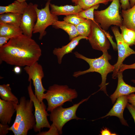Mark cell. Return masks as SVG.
I'll use <instances>...</instances> for the list:
<instances>
[{
	"label": "cell",
	"instance_id": "cell-1",
	"mask_svg": "<svg viewBox=\"0 0 135 135\" xmlns=\"http://www.w3.org/2000/svg\"><path fill=\"white\" fill-rule=\"evenodd\" d=\"M42 55L39 45L34 40L23 34L11 38L0 47V62L20 66H30Z\"/></svg>",
	"mask_w": 135,
	"mask_h": 135
},
{
	"label": "cell",
	"instance_id": "cell-2",
	"mask_svg": "<svg viewBox=\"0 0 135 135\" xmlns=\"http://www.w3.org/2000/svg\"><path fill=\"white\" fill-rule=\"evenodd\" d=\"M33 106L32 101L24 96L21 97L16 104V118L9 128L14 135H27L28 131L34 128L36 122L33 113Z\"/></svg>",
	"mask_w": 135,
	"mask_h": 135
},
{
	"label": "cell",
	"instance_id": "cell-3",
	"mask_svg": "<svg viewBox=\"0 0 135 135\" xmlns=\"http://www.w3.org/2000/svg\"><path fill=\"white\" fill-rule=\"evenodd\" d=\"M74 54L76 58L82 59L87 62L90 67L85 70L74 72L73 76L77 78L89 72H95L98 73L101 75L102 81L99 85L100 88L98 91H102L108 96L106 90V86L108 84L106 83L107 76L108 73L113 72L114 67L109 62V61L111 59V56L108 51L103 52L102 54L100 57L94 58H88L77 52H75Z\"/></svg>",
	"mask_w": 135,
	"mask_h": 135
},
{
	"label": "cell",
	"instance_id": "cell-4",
	"mask_svg": "<svg viewBox=\"0 0 135 135\" xmlns=\"http://www.w3.org/2000/svg\"><path fill=\"white\" fill-rule=\"evenodd\" d=\"M78 96L77 92L75 89L69 88L66 85L54 84L48 88L43 98L47 102V111L51 112L56 107L62 106L66 102H72Z\"/></svg>",
	"mask_w": 135,
	"mask_h": 135
},
{
	"label": "cell",
	"instance_id": "cell-5",
	"mask_svg": "<svg viewBox=\"0 0 135 135\" xmlns=\"http://www.w3.org/2000/svg\"><path fill=\"white\" fill-rule=\"evenodd\" d=\"M120 6L119 0H113L106 9L94 10V20L106 31L112 25L120 27L122 25L123 22L122 18L119 13Z\"/></svg>",
	"mask_w": 135,
	"mask_h": 135
},
{
	"label": "cell",
	"instance_id": "cell-6",
	"mask_svg": "<svg viewBox=\"0 0 135 135\" xmlns=\"http://www.w3.org/2000/svg\"><path fill=\"white\" fill-rule=\"evenodd\" d=\"M90 96L82 100L78 103L68 108H64L62 106H59L50 112L49 115L50 120L57 128L59 134H62L63 127L69 121L73 119L76 120L83 119L76 116V111L80 105L87 101Z\"/></svg>",
	"mask_w": 135,
	"mask_h": 135
},
{
	"label": "cell",
	"instance_id": "cell-7",
	"mask_svg": "<svg viewBox=\"0 0 135 135\" xmlns=\"http://www.w3.org/2000/svg\"><path fill=\"white\" fill-rule=\"evenodd\" d=\"M50 1H48L44 7L41 9L38 8L36 4L35 10L37 14V20L33 30V34L39 33V39L42 40L46 32V28L52 25L56 21L58 20V16L52 14L50 9Z\"/></svg>",
	"mask_w": 135,
	"mask_h": 135
},
{
	"label": "cell",
	"instance_id": "cell-8",
	"mask_svg": "<svg viewBox=\"0 0 135 135\" xmlns=\"http://www.w3.org/2000/svg\"><path fill=\"white\" fill-rule=\"evenodd\" d=\"M27 90L30 99L33 102L35 108L34 115L36 124L33 128L34 131L40 132L44 128H49L50 125L48 121L47 116H49L46 107L43 102L40 103L33 91L31 81L30 82Z\"/></svg>",
	"mask_w": 135,
	"mask_h": 135
},
{
	"label": "cell",
	"instance_id": "cell-9",
	"mask_svg": "<svg viewBox=\"0 0 135 135\" xmlns=\"http://www.w3.org/2000/svg\"><path fill=\"white\" fill-rule=\"evenodd\" d=\"M24 69L28 75V81H32L34 94L37 99L40 103L43 102L44 92L47 90L42 83L44 75L42 66L37 62L32 66H25Z\"/></svg>",
	"mask_w": 135,
	"mask_h": 135
},
{
	"label": "cell",
	"instance_id": "cell-10",
	"mask_svg": "<svg viewBox=\"0 0 135 135\" xmlns=\"http://www.w3.org/2000/svg\"><path fill=\"white\" fill-rule=\"evenodd\" d=\"M111 29L116 41L118 54V60L114 65V68L112 75V78L115 79L117 77L118 72L123 64V61L130 55L135 54V51L130 48L124 42L117 26H112Z\"/></svg>",
	"mask_w": 135,
	"mask_h": 135
},
{
	"label": "cell",
	"instance_id": "cell-11",
	"mask_svg": "<svg viewBox=\"0 0 135 135\" xmlns=\"http://www.w3.org/2000/svg\"><path fill=\"white\" fill-rule=\"evenodd\" d=\"M94 49L102 52L107 51L110 48L108 39L100 25L95 20H92L90 32L88 40Z\"/></svg>",
	"mask_w": 135,
	"mask_h": 135
},
{
	"label": "cell",
	"instance_id": "cell-12",
	"mask_svg": "<svg viewBox=\"0 0 135 135\" xmlns=\"http://www.w3.org/2000/svg\"><path fill=\"white\" fill-rule=\"evenodd\" d=\"M37 4L30 3L22 14L20 27L24 35L32 38L33 30L37 20L35 10Z\"/></svg>",
	"mask_w": 135,
	"mask_h": 135
},
{
	"label": "cell",
	"instance_id": "cell-13",
	"mask_svg": "<svg viewBox=\"0 0 135 135\" xmlns=\"http://www.w3.org/2000/svg\"><path fill=\"white\" fill-rule=\"evenodd\" d=\"M128 102L127 96L123 95L119 97L116 102L108 112L104 116L100 118H104L108 116H115L118 118L122 124L128 126L127 122L123 117V113Z\"/></svg>",
	"mask_w": 135,
	"mask_h": 135
},
{
	"label": "cell",
	"instance_id": "cell-14",
	"mask_svg": "<svg viewBox=\"0 0 135 135\" xmlns=\"http://www.w3.org/2000/svg\"><path fill=\"white\" fill-rule=\"evenodd\" d=\"M15 102L0 98V122L2 124H10L12 118L16 112Z\"/></svg>",
	"mask_w": 135,
	"mask_h": 135
},
{
	"label": "cell",
	"instance_id": "cell-15",
	"mask_svg": "<svg viewBox=\"0 0 135 135\" xmlns=\"http://www.w3.org/2000/svg\"><path fill=\"white\" fill-rule=\"evenodd\" d=\"M122 72L118 71L117 76L118 79L117 87L114 92L110 97L113 104L119 97L123 95L127 96L135 92V87L128 85L124 81Z\"/></svg>",
	"mask_w": 135,
	"mask_h": 135
},
{
	"label": "cell",
	"instance_id": "cell-16",
	"mask_svg": "<svg viewBox=\"0 0 135 135\" xmlns=\"http://www.w3.org/2000/svg\"><path fill=\"white\" fill-rule=\"evenodd\" d=\"M82 39L88 40V38L81 35L73 38L67 44L62 46L61 48H55L53 51V53L57 58L58 63L60 64L62 59L65 55L72 52L78 45L80 40Z\"/></svg>",
	"mask_w": 135,
	"mask_h": 135
},
{
	"label": "cell",
	"instance_id": "cell-17",
	"mask_svg": "<svg viewBox=\"0 0 135 135\" xmlns=\"http://www.w3.org/2000/svg\"><path fill=\"white\" fill-rule=\"evenodd\" d=\"M50 7L51 13L57 16L60 15L66 16L72 14H76L84 10L78 5L73 6L66 5L58 6L50 3Z\"/></svg>",
	"mask_w": 135,
	"mask_h": 135
},
{
	"label": "cell",
	"instance_id": "cell-18",
	"mask_svg": "<svg viewBox=\"0 0 135 135\" xmlns=\"http://www.w3.org/2000/svg\"><path fill=\"white\" fill-rule=\"evenodd\" d=\"M122 25L128 29L135 31V4L132 7L126 10H122Z\"/></svg>",
	"mask_w": 135,
	"mask_h": 135
},
{
	"label": "cell",
	"instance_id": "cell-19",
	"mask_svg": "<svg viewBox=\"0 0 135 135\" xmlns=\"http://www.w3.org/2000/svg\"><path fill=\"white\" fill-rule=\"evenodd\" d=\"M28 4L26 1L20 2L16 0L6 6H0V14L11 12L22 14Z\"/></svg>",
	"mask_w": 135,
	"mask_h": 135
},
{
	"label": "cell",
	"instance_id": "cell-20",
	"mask_svg": "<svg viewBox=\"0 0 135 135\" xmlns=\"http://www.w3.org/2000/svg\"><path fill=\"white\" fill-rule=\"evenodd\" d=\"M52 26L55 28H60L66 32L69 36L70 40L79 35L76 26L64 20H56Z\"/></svg>",
	"mask_w": 135,
	"mask_h": 135
},
{
	"label": "cell",
	"instance_id": "cell-21",
	"mask_svg": "<svg viewBox=\"0 0 135 135\" xmlns=\"http://www.w3.org/2000/svg\"><path fill=\"white\" fill-rule=\"evenodd\" d=\"M23 34L20 27L7 24L0 23V36L12 38Z\"/></svg>",
	"mask_w": 135,
	"mask_h": 135
},
{
	"label": "cell",
	"instance_id": "cell-22",
	"mask_svg": "<svg viewBox=\"0 0 135 135\" xmlns=\"http://www.w3.org/2000/svg\"><path fill=\"white\" fill-rule=\"evenodd\" d=\"M22 14L7 12L0 14V23L9 24L20 27Z\"/></svg>",
	"mask_w": 135,
	"mask_h": 135
},
{
	"label": "cell",
	"instance_id": "cell-23",
	"mask_svg": "<svg viewBox=\"0 0 135 135\" xmlns=\"http://www.w3.org/2000/svg\"><path fill=\"white\" fill-rule=\"evenodd\" d=\"M0 96L2 99L5 100L19 103L18 98L12 93L9 84L0 85Z\"/></svg>",
	"mask_w": 135,
	"mask_h": 135
},
{
	"label": "cell",
	"instance_id": "cell-24",
	"mask_svg": "<svg viewBox=\"0 0 135 135\" xmlns=\"http://www.w3.org/2000/svg\"><path fill=\"white\" fill-rule=\"evenodd\" d=\"M120 27L124 42L129 46L135 45V31L128 29L123 25Z\"/></svg>",
	"mask_w": 135,
	"mask_h": 135
},
{
	"label": "cell",
	"instance_id": "cell-25",
	"mask_svg": "<svg viewBox=\"0 0 135 135\" xmlns=\"http://www.w3.org/2000/svg\"><path fill=\"white\" fill-rule=\"evenodd\" d=\"M75 5H78L84 10L88 9L96 5L102 4H107L108 2L106 0H71Z\"/></svg>",
	"mask_w": 135,
	"mask_h": 135
},
{
	"label": "cell",
	"instance_id": "cell-26",
	"mask_svg": "<svg viewBox=\"0 0 135 135\" xmlns=\"http://www.w3.org/2000/svg\"><path fill=\"white\" fill-rule=\"evenodd\" d=\"M92 22V20L90 19H86L76 26L79 35L88 38L91 30Z\"/></svg>",
	"mask_w": 135,
	"mask_h": 135
},
{
	"label": "cell",
	"instance_id": "cell-27",
	"mask_svg": "<svg viewBox=\"0 0 135 135\" xmlns=\"http://www.w3.org/2000/svg\"><path fill=\"white\" fill-rule=\"evenodd\" d=\"M99 6L100 4L96 5L88 9L83 10L76 14L81 18L94 20V11L95 10L97 9Z\"/></svg>",
	"mask_w": 135,
	"mask_h": 135
},
{
	"label": "cell",
	"instance_id": "cell-28",
	"mask_svg": "<svg viewBox=\"0 0 135 135\" xmlns=\"http://www.w3.org/2000/svg\"><path fill=\"white\" fill-rule=\"evenodd\" d=\"M86 19L81 18L76 14H74L66 16L63 18L64 20L76 26L80 23L84 21Z\"/></svg>",
	"mask_w": 135,
	"mask_h": 135
},
{
	"label": "cell",
	"instance_id": "cell-29",
	"mask_svg": "<svg viewBox=\"0 0 135 135\" xmlns=\"http://www.w3.org/2000/svg\"><path fill=\"white\" fill-rule=\"evenodd\" d=\"M59 132L56 127L53 124L50 126L49 130L47 131L39 132L37 135H59Z\"/></svg>",
	"mask_w": 135,
	"mask_h": 135
},
{
	"label": "cell",
	"instance_id": "cell-30",
	"mask_svg": "<svg viewBox=\"0 0 135 135\" xmlns=\"http://www.w3.org/2000/svg\"><path fill=\"white\" fill-rule=\"evenodd\" d=\"M10 127L8 124H2L0 123V135H6L8 132Z\"/></svg>",
	"mask_w": 135,
	"mask_h": 135
},
{
	"label": "cell",
	"instance_id": "cell-31",
	"mask_svg": "<svg viewBox=\"0 0 135 135\" xmlns=\"http://www.w3.org/2000/svg\"><path fill=\"white\" fill-rule=\"evenodd\" d=\"M120 1L122 10H126L131 8L129 0H120Z\"/></svg>",
	"mask_w": 135,
	"mask_h": 135
},
{
	"label": "cell",
	"instance_id": "cell-32",
	"mask_svg": "<svg viewBox=\"0 0 135 135\" xmlns=\"http://www.w3.org/2000/svg\"><path fill=\"white\" fill-rule=\"evenodd\" d=\"M126 107L131 114L135 123V107L132 104L128 103Z\"/></svg>",
	"mask_w": 135,
	"mask_h": 135
},
{
	"label": "cell",
	"instance_id": "cell-33",
	"mask_svg": "<svg viewBox=\"0 0 135 135\" xmlns=\"http://www.w3.org/2000/svg\"><path fill=\"white\" fill-rule=\"evenodd\" d=\"M129 69H135V63L130 65L122 64L119 71L123 72L125 70Z\"/></svg>",
	"mask_w": 135,
	"mask_h": 135
},
{
	"label": "cell",
	"instance_id": "cell-34",
	"mask_svg": "<svg viewBox=\"0 0 135 135\" xmlns=\"http://www.w3.org/2000/svg\"><path fill=\"white\" fill-rule=\"evenodd\" d=\"M11 38L9 36H0V47L6 43Z\"/></svg>",
	"mask_w": 135,
	"mask_h": 135
},
{
	"label": "cell",
	"instance_id": "cell-35",
	"mask_svg": "<svg viewBox=\"0 0 135 135\" xmlns=\"http://www.w3.org/2000/svg\"><path fill=\"white\" fill-rule=\"evenodd\" d=\"M128 102L135 107V94L132 93L127 96Z\"/></svg>",
	"mask_w": 135,
	"mask_h": 135
},
{
	"label": "cell",
	"instance_id": "cell-36",
	"mask_svg": "<svg viewBox=\"0 0 135 135\" xmlns=\"http://www.w3.org/2000/svg\"><path fill=\"white\" fill-rule=\"evenodd\" d=\"M101 135H116V134L112 133L110 130L106 128H104L100 132Z\"/></svg>",
	"mask_w": 135,
	"mask_h": 135
},
{
	"label": "cell",
	"instance_id": "cell-37",
	"mask_svg": "<svg viewBox=\"0 0 135 135\" xmlns=\"http://www.w3.org/2000/svg\"><path fill=\"white\" fill-rule=\"evenodd\" d=\"M20 66H15L13 69L14 72L16 74H19L21 72V69Z\"/></svg>",
	"mask_w": 135,
	"mask_h": 135
},
{
	"label": "cell",
	"instance_id": "cell-38",
	"mask_svg": "<svg viewBox=\"0 0 135 135\" xmlns=\"http://www.w3.org/2000/svg\"><path fill=\"white\" fill-rule=\"evenodd\" d=\"M131 8L133 7L135 4V0H129Z\"/></svg>",
	"mask_w": 135,
	"mask_h": 135
},
{
	"label": "cell",
	"instance_id": "cell-39",
	"mask_svg": "<svg viewBox=\"0 0 135 135\" xmlns=\"http://www.w3.org/2000/svg\"><path fill=\"white\" fill-rule=\"evenodd\" d=\"M16 0L20 2H24L26 1V0ZM47 0V1H50L51 0Z\"/></svg>",
	"mask_w": 135,
	"mask_h": 135
},
{
	"label": "cell",
	"instance_id": "cell-40",
	"mask_svg": "<svg viewBox=\"0 0 135 135\" xmlns=\"http://www.w3.org/2000/svg\"><path fill=\"white\" fill-rule=\"evenodd\" d=\"M132 81L134 83H135V80H132Z\"/></svg>",
	"mask_w": 135,
	"mask_h": 135
},
{
	"label": "cell",
	"instance_id": "cell-41",
	"mask_svg": "<svg viewBox=\"0 0 135 135\" xmlns=\"http://www.w3.org/2000/svg\"><path fill=\"white\" fill-rule=\"evenodd\" d=\"M108 0L109 2L110 1V2H112L113 0Z\"/></svg>",
	"mask_w": 135,
	"mask_h": 135
}]
</instances>
